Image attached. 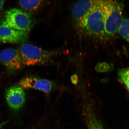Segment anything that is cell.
<instances>
[{
    "instance_id": "8fae6325",
    "label": "cell",
    "mask_w": 129,
    "mask_h": 129,
    "mask_svg": "<svg viewBox=\"0 0 129 129\" xmlns=\"http://www.w3.org/2000/svg\"><path fill=\"white\" fill-rule=\"evenodd\" d=\"M44 2L43 1H18V4L24 11L31 14V13L39 9L44 4Z\"/></svg>"
},
{
    "instance_id": "6da1fadb",
    "label": "cell",
    "mask_w": 129,
    "mask_h": 129,
    "mask_svg": "<svg viewBox=\"0 0 129 129\" xmlns=\"http://www.w3.org/2000/svg\"><path fill=\"white\" fill-rule=\"evenodd\" d=\"M107 1H97L85 21L81 31L89 37L102 38L106 36L105 24Z\"/></svg>"
},
{
    "instance_id": "8992f818",
    "label": "cell",
    "mask_w": 129,
    "mask_h": 129,
    "mask_svg": "<svg viewBox=\"0 0 129 129\" xmlns=\"http://www.w3.org/2000/svg\"><path fill=\"white\" fill-rule=\"evenodd\" d=\"M0 62L9 73L20 70L23 65L18 49L13 48H6L0 51Z\"/></svg>"
},
{
    "instance_id": "52a82bcc",
    "label": "cell",
    "mask_w": 129,
    "mask_h": 129,
    "mask_svg": "<svg viewBox=\"0 0 129 129\" xmlns=\"http://www.w3.org/2000/svg\"><path fill=\"white\" fill-rule=\"evenodd\" d=\"M97 1H81L73 5L72 13L74 23L80 30L85 19L96 4Z\"/></svg>"
},
{
    "instance_id": "7a4b0ae2",
    "label": "cell",
    "mask_w": 129,
    "mask_h": 129,
    "mask_svg": "<svg viewBox=\"0 0 129 129\" xmlns=\"http://www.w3.org/2000/svg\"><path fill=\"white\" fill-rule=\"evenodd\" d=\"M23 65H44L54 62L60 50H45L30 43H23L18 49Z\"/></svg>"
},
{
    "instance_id": "7c38bea8",
    "label": "cell",
    "mask_w": 129,
    "mask_h": 129,
    "mask_svg": "<svg viewBox=\"0 0 129 129\" xmlns=\"http://www.w3.org/2000/svg\"><path fill=\"white\" fill-rule=\"evenodd\" d=\"M118 33L129 43V19H123L119 28Z\"/></svg>"
},
{
    "instance_id": "5bb4252c",
    "label": "cell",
    "mask_w": 129,
    "mask_h": 129,
    "mask_svg": "<svg viewBox=\"0 0 129 129\" xmlns=\"http://www.w3.org/2000/svg\"><path fill=\"white\" fill-rule=\"evenodd\" d=\"M96 69L98 72H105L108 70L109 67L107 64L101 63L97 66Z\"/></svg>"
},
{
    "instance_id": "4fadbf2b",
    "label": "cell",
    "mask_w": 129,
    "mask_h": 129,
    "mask_svg": "<svg viewBox=\"0 0 129 129\" xmlns=\"http://www.w3.org/2000/svg\"><path fill=\"white\" fill-rule=\"evenodd\" d=\"M119 75L129 91V68L120 69L119 72Z\"/></svg>"
},
{
    "instance_id": "277c9868",
    "label": "cell",
    "mask_w": 129,
    "mask_h": 129,
    "mask_svg": "<svg viewBox=\"0 0 129 129\" xmlns=\"http://www.w3.org/2000/svg\"><path fill=\"white\" fill-rule=\"evenodd\" d=\"M124 5L120 1H107L105 29L106 36L112 37L118 32L123 20Z\"/></svg>"
},
{
    "instance_id": "5b68a950",
    "label": "cell",
    "mask_w": 129,
    "mask_h": 129,
    "mask_svg": "<svg viewBox=\"0 0 129 129\" xmlns=\"http://www.w3.org/2000/svg\"><path fill=\"white\" fill-rule=\"evenodd\" d=\"M18 85L23 89H33L39 90L49 95L57 88L54 81L38 77H27L22 78Z\"/></svg>"
},
{
    "instance_id": "9c48e42d",
    "label": "cell",
    "mask_w": 129,
    "mask_h": 129,
    "mask_svg": "<svg viewBox=\"0 0 129 129\" xmlns=\"http://www.w3.org/2000/svg\"><path fill=\"white\" fill-rule=\"evenodd\" d=\"M28 38V33L19 31L0 25V42L5 43L24 42Z\"/></svg>"
},
{
    "instance_id": "2e32d148",
    "label": "cell",
    "mask_w": 129,
    "mask_h": 129,
    "mask_svg": "<svg viewBox=\"0 0 129 129\" xmlns=\"http://www.w3.org/2000/svg\"><path fill=\"white\" fill-rule=\"evenodd\" d=\"M0 78H1V72H0Z\"/></svg>"
},
{
    "instance_id": "3957f363",
    "label": "cell",
    "mask_w": 129,
    "mask_h": 129,
    "mask_svg": "<svg viewBox=\"0 0 129 129\" xmlns=\"http://www.w3.org/2000/svg\"><path fill=\"white\" fill-rule=\"evenodd\" d=\"M1 23L14 29L26 32L30 31L34 25L31 14L16 8L6 11Z\"/></svg>"
},
{
    "instance_id": "30bf717a",
    "label": "cell",
    "mask_w": 129,
    "mask_h": 129,
    "mask_svg": "<svg viewBox=\"0 0 129 129\" xmlns=\"http://www.w3.org/2000/svg\"><path fill=\"white\" fill-rule=\"evenodd\" d=\"M82 113L88 129H104V127L92 111L87 99L82 100Z\"/></svg>"
},
{
    "instance_id": "ba28073f",
    "label": "cell",
    "mask_w": 129,
    "mask_h": 129,
    "mask_svg": "<svg viewBox=\"0 0 129 129\" xmlns=\"http://www.w3.org/2000/svg\"><path fill=\"white\" fill-rule=\"evenodd\" d=\"M6 98L7 104L14 110H19L25 103V95L24 89L20 85L12 86L6 90Z\"/></svg>"
},
{
    "instance_id": "9a60e30c",
    "label": "cell",
    "mask_w": 129,
    "mask_h": 129,
    "mask_svg": "<svg viewBox=\"0 0 129 129\" xmlns=\"http://www.w3.org/2000/svg\"><path fill=\"white\" fill-rule=\"evenodd\" d=\"M5 3V1H0V12L2 10V9L4 7Z\"/></svg>"
}]
</instances>
